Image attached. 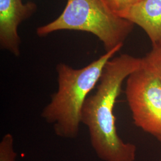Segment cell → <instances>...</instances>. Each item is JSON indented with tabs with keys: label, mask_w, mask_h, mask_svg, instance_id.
Masks as SVG:
<instances>
[{
	"label": "cell",
	"mask_w": 161,
	"mask_h": 161,
	"mask_svg": "<svg viewBox=\"0 0 161 161\" xmlns=\"http://www.w3.org/2000/svg\"><path fill=\"white\" fill-rule=\"evenodd\" d=\"M141 64L142 58L127 54L111 58L104 68L96 91L83 105L81 124L88 128L92 149L102 161L136 159L137 147L118 136L114 112L124 81Z\"/></svg>",
	"instance_id": "6da1fadb"
},
{
	"label": "cell",
	"mask_w": 161,
	"mask_h": 161,
	"mask_svg": "<svg viewBox=\"0 0 161 161\" xmlns=\"http://www.w3.org/2000/svg\"><path fill=\"white\" fill-rule=\"evenodd\" d=\"M122 47L106 52L80 69L64 63L57 65L58 90L41 114L46 122L52 125L56 136L69 139L78 136L84 103L97 86L106 64Z\"/></svg>",
	"instance_id": "7a4b0ae2"
},
{
	"label": "cell",
	"mask_w": 161,
	"mask_h": 161,
	"mask_svg": "<svg viewBox=\"0 0 161 161\" xmlns=\"http://www.w3.org/2000/svg\"><path fill=\"white\" fill-rule=\"evenodd\" d=\"M134 26L111 12L102 0H67L61 14L36 32L40 37L63 30L86 32L98 38L108 52L124 45Z\"/></svg>",
	"instance_id": "3957f363"
},
{
	"label": "cell",
	"mask_w": 161,
	"mask_h": 161,
	"mask_svg": "<svg viewBox=\"0 0 161 161\" xmlns=\"http://www.w3.org/2000/svg\"><path fill=\"white\" fill-rule=\"evenodd\" d=\"M125 97L134 124L161 142V82L144 67L128 76Z\"/></svg>",
	"instance_id": "277c9868"
},
{
	"label": "cell",
	"mask_w": 161,
	"mask_h": 161,
	"mask_svg": "<svg viewBox=\"0 0 161 161\" xmlns=\"http://www.w3.org/2000/svg\"><path fill=\"white\" fill-rule=\"evenodd\" d=\"M33 1L24 3L22 0H0V47L16 57L20 54L21 40L19 26L37 10Z\"/></svg>",
	"instance_id": "5b68a950"
},
{
	"label": "cell",
	"mask_w": 161,
	"mask_h": 161,
	"mask_svg": "<svg viewBox=\"0 0 161 161\" xmlns=\"http://www.w3.org/2000/svg\"><path fill=\"white\" fill-rule=\"evenodd\" d=\"M121 17L143 29L152 46L161 44V0H143Z\"/></svg>",
	"instance_id": "8992f818"
},
{
	"label": "cell",
	"mask_w": 161,
	"mask_h": 161,
	"mask_svg": "<svg viewBox=\"0 0 161 161\" xmlns=\"http://www.w3.org/2000/svg\"><path fill=\"white\" fill-rule=\"evenodd\" d=\"M142 64L155 75L161 82V44L152 46L151 51L142 58Z\"/></svg>",
	"instance_id": "52a82bcc"
},
{
	"label": "cell",
	"mask_w": 161,
	"mask_h": 161,
	"mask_svg": "<svg viewBox=\"0 0 161 161\" xmlns=\"http://www.w3.org/2000/svg\"><path fill=\"white\" fill-rule=\"evenodd\" d=\"M17 153L14 149V138L13 135L5 134L0 142V161H15Z\"/></svg>",
	"instance_id": "ba28073f"
},
{
	"label": "cell",
	"mask_w": 161,
	"mask_h": 161,
	"mask_svg": "<svg viewBox=\"0 0 161 161\" xmlns=\"http://www.w3.org/2000/svg\"><path fill=\"white\" fill-rule=\"evenodd\" d=\"M105 5L115 14L121 16L143 0H102Z\"/></svg>",
	"instance_id": "9c48e42d"
}]
</instances>
